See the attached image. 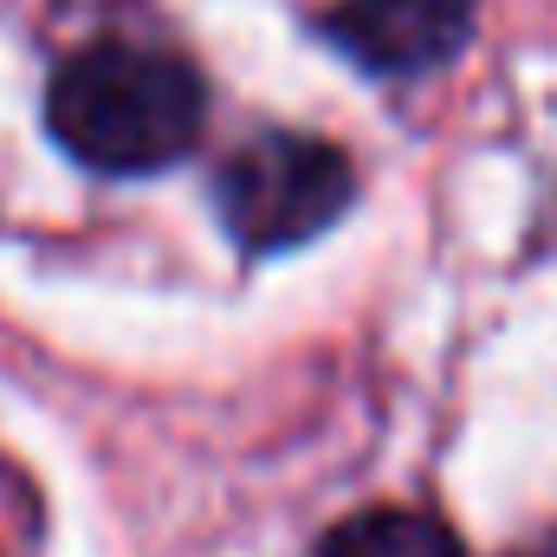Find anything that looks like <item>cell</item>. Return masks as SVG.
<instances>
[{
	"mask_svg": "<svg viewBox=\"0 0 557 557\" xmlns=\"http://www.w3.org/2000/svg\"><path fill=\"white\" fill-rule=\"evenodd\" d=\"M357 195L350 156L324 137H298V131H267L247 149H234V162L214 182L221 201V227L247 247V253H292L305 240H318Z\"/></svg>",
	"mask_w": 557,
	"mask_h": 557,
	"instance_id": "cell-2",
	"label": "cell"
},
{
	"mask_svg": "<svg viewBox=\"0 0 557 557\" xmlns=\"http://www.w3.org/2000/svg\"><path fill=\"white\" fill-rule=\"evenodd\" d=\"M318 557H467L460 539L434 519V512H403V506H376V512H357L344 519Z\"/></svg>",
	"mask_w": 557,
	"mask_h": 557,
	"instance_id": "cell-4",
	"label": "cell"
},
{
	"mask_svg": "<svg viewBox=\"0 0 557 557\" xmlns=\"http://www.w3.org/2000/svg\"><path fill=\"white\" fill-rule=\"evenodd\" d=\"M208 117V91L188 59L156 46H85L52 72L46 124L85 169L149 175L188 156Z\"/></svg>",
	"mask_w": 557,
	"mask_h": 557,
	"instance_id": "cell-1",
	"label": "cell"
},
{
	"mask_svg": "<svg viewBox=\"0 0 557 557\" xmlns=\"http://www.w3.org/2000/svg\"><path fill=\"white\" fill-rule=\"evenodd\" d=\"M324 33L363 65V72H434L447 65L473 33V0H344Z\"/></svg>",
	"mask_w": 557,
	"mask_h": 557,
	"instance_id": "cell-3",
	"label": "cell"
},
{
	"mask_svg": "<svg viewBox=\"0 0 557 557\" xmlns=\"http://www.w3.org/2000/svg\"><path fill=\"white\" fill-rule=\"evenodd\" d=\"M512 557H557V539H539V545H525V552H512Z\"/></svg>",
	"mask_w": 557,
	"mask_h": 557,
	"instance_id": "cell-5",
	"label": "cell"
}]
</instances>
